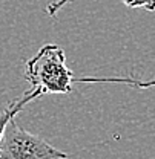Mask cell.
Masks as SVG:
<instances>
[{
	"instance_id": "277c9868",
	"label": "cell",
	"mask_w": 155,
	"mask_h": 159,
	"mask_svg": "<svg viewBox=\"0 0 155 159\" xmlns=\"http://www.w3.org/2000/svg\"><path fill=\"white\" fill-rule=\"evenodd\" d=\"M74 83H123V84H128L131 87H137V89H149V87H154L155 86V80H148V81H140L135 80L132 77L129 78H118V77H112V78H106V77H80L75 78L74 77Z\"/></svg>"
},
{
	"instance_id": "6da1fadb",
	"label": "cell",
	"mask_w": 155,
	"mask_h": 159,
	"mask_svg": "<svg viewBox=\"0 0 155 159\" xmlns=\"http://www.w3.org/2000/svg\"><path fill=\"white\" fill-rule=\"evenodd\" d=\"M25 78L32 87L43 93H71L74 72L66 66V55L58 44H45L39 52L26 61Z\"/></svg>"
},
{
	"instance_id": "8992f818",
	"label": "cell",
	"mask_w": 155,
	"mask_h": 159,
	"mask_svg": "<svg viewBox=\"0 0 155 159\" xmlns=\"http://www.w3.org/2000/svg\"><path fill=\"white\" fill-rule=\"evenodd\" d=\"M69 2H72V0H54V2H51V3L46 6V12H48V16L54 17L58 11H60L65 5H68Z\"/></svg>"
},
{
	"instance_id": "7a4b0ae2",
	"label": "cell",
	"mask_w": 155,
	"mask_h": 159,
	"mask_svg": "<svg viewBox=\"0 0 155 159\" xmlns=\"http://www.w3.org/2000/svg\"><path fill=\"white\" fill-rule=\"evenodd\" d=\"M68 155L9 119L0 139V159H66Z\"/></svg>"
},
{
	"instance_id": "5b68a950",
	"label": "cell",
	"mask_w": 155,
	"mask_h": 159,
	"mask_svg": "<svg viewBox=\"0 0 155 159\" xmlns=\"http://www.w3.org/2000/svg\"><path fill=\"white\" fill-rule=\"evenodd\" d=\"M129 8H143L149 12L155 11V0H121Z\"/></svg>"
},
{
	"instance_id": "3957f363",
	"label": "cell",
	"mask_w": 155,
	"mask_h": 159,
	"mask_svg": "<svg viewBox=\"0 0 155 159\" xmlns=\"http://www.w3.org/2000/svg\"><path fill=\"white\" fill-rule=\"evenodd\" d=\"M41 95H45L41 89L32 87L31 90L25 92L19 99L11 101V102L3 109V112L0 113V139H2V136H3V132H5V129H6V125H8L9 119L16 118V115L20 113V112L23 110V107H25L28 102L34 101L36 98H39V97H41Z\"/></svg>"
}]
</instances>
